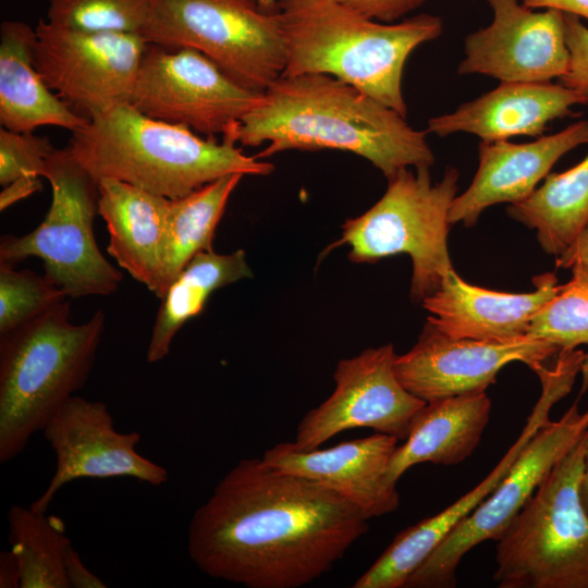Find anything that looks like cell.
Here are the masks:
<instances>
[{
  "instance_id": "32",
  "label": "cell",
  "mask_w": 588,
  "mask_h": 588,
  "mask_svg": "<svg viewBox=\"0 0 588 588\" xmlns=\"http://www.w3.org/2000/svg\"><path fill=\"white\" fill-rule=\"evenodd\" d=\"M53 150L47 137L1 126L0 184L5 186L22 177L42 176L47 159Z\"/></svg>"
},
{
  "instance_id": "20",
  "label": "cell",
  "mask_w": 588,
  "mask_h": 588,
  "mask_svg": "<svg viewBox=\"0 0 588 588\" xmlns=\"http://www.w3.org/2000/svg\"><path fill=\"white\" fill-rule=\"evenodd\" d=\"M528 293L491 291L464 281L450 270L440 287L421 304L427 318L454 339L510 341L526 336L535 315L558 293L552 272L535 278Z\"/></svg>"
},
{
  "instance_id": "12",
  "label": "cell",
  "mask_w": 588,
  "mask_h": 588,
  "mask_svg": "<svg viewBox=\"0 0 588 588\" xmlns=\"http://www.w3.org/2000/svg\"><path fill=\"white\" fill-rule=\"evenodd\" d=\"M35 65L47 86L88 121L130 103L148 46L139 33L82 32L39 20Z\"/></svg>"
},
{
  "instance_id": "3",
  "label": "cell",
  "mask_w": 588,
  "mask_h": 588,
  "mask_svg": "<svg viewBox=\"0 0 588 588\" xmlns=\"http://www.w3.org/2000/svg\"><path fill=\"white\" fill-rule=\"evenodd\" d=\"M278 8L286 54L281 76L327 74L407 118L404 65L417 47L442 34L440 17L382 23L333 0H278Z\"/></svg>"
},
{
  "instance_id": "40",
  "label": "cell",
  "mask_w": 588,
  "mask_h": 588,
  "mask_svg": "<svg viewBox=\"0 0 588 588\" xmlns=\"http://www.w3.org/2000/svg\"><path fill=\"white\" fill-rule=\"evenodd\" d=\"M579 493H580V500H581L583 506L588 514V438H587L584 471H583Z\"/></svg>"
},
{
  "instance_id": "7",
  "label": "cell",
  "mask_w": 588,
  "mask_h": 588,
  "mask_svg": "<svg viewBox=\"0 0 588 588\" xmlns=\"http://www.w3.org/2000/svg\"><path fill=\"white\" fill-rule=\"evenodd\" d=\"M460 174L448 167L432 183L429 168H406L388 179L382 197L363 215L342 224L329 249L348 245L354 262H375L395 254L413 262L411 297L421 303L453 269L448 249L449 213Z\"/></svg>"
},
{
  "instance_id": "24",
  "label": "cell",
  "mask_w": 588,
  "mask_h": 588,
  "mask_svg": "<svg viewBox=\"0 0 588 588\" xmlns=\"http://www.w3.org/2000/svg\"><path fill=\"white\" fill-rule=\"evenodd\" d=\"M36 29L22 21L0 25V123L14 132L58 126L74 132L89 121L45 83L35 65Z\"/></svg>"
},
{
  "instance_id": "34",
  "label": "cell",
  "mask_w": 588,
  "mask_h": 588,
  "mask_svg": "<svg viewBox=\"0 0 588 588\" xmlns=\"http://www.w3.org/2000/svg\"><path fill=\"white\" fill-rule=\"evenodd\" d=\"M357 13L382 23H395L427 0H333Z\"/></svg>"
},
{
  "instance_id": "21",
  "label": "cell",
  "mask_w": 588,
  "mask_h": 588,
  "mask_svg": "<svg viewBox=\"0 0 588 588\" xmlns=\"http://www.w3.org/2000/svg\"><path fill=\"white\" fill-rule=\"evenodd\" d=\"M586 103V96L561 83L500 82L453 112L431 118L426 132L440 137L469 133L482 142L520 135L540 137L550 122L573 114V107Z\"/></svg>"
},
{
  "instance_id": "10",
  "label": "cell",
  "mask_w": 588,
  "mask_h": 588,
  "mask_svg": "<svg viewBox=\"0 0 588 588\" xmlns=\"http://www.w3.org/2000/svg\"><path fill=\"white\" fill-rule=\"evenodd\" d=\"M578 399L561 418L537 430L495 489L451 530L404 588L455 587L464 555L486 540L495 541L554 465L588 431V409L579 411Z\"/></svg>"
},
{
  "instance_id": "39",
  "label": "cell",
  "mask_w": 588,
  "mask_h": 588,
  "mask_svg": "<svg viewBox=\"0 0 588 588\" xmlns=\"http://www.w3.org/2000/svg\"><path fill=\"white\" fill-rule=\"evenodd\" d=\"M21 563L13 550L0 553V587L16 588L21 586Z\"/></svg>"
},
{
  "instance_id": "17",
  "label": "cell",
  "mask_w": 588,
  "mask_h": 588,
  "mask_svg": "<svg viewBox=\"0 0 588 588\" xmlns=\"http://www.w3.org/2000/svg\"><path fill=\"white\" fill-rule=\"evenodd\" d=\"M491 23L465 38L461 75L481 74L500 82L540 83L561 78L569 51L564 13L538 11L519 0H487Z\"/></svg>"
},
{
  "instance_id": "27",
  "label": "cell",
  "mask_w": 588,
  "mask_h": 588,
  "mask_svg": "<svg viewBox=\"0 0 588 588\" xmlns=\"http://www.w3.org/2000/svg\"><path fill=\"white\" fill-rule=\"evenodd\" d=\"M243 176L240 173L228 174L184 197L169 199L160 299L197 253L213 250L217 225Z\"/></svg>"
},
{
  "instance_id": "14",
  "label": "cell",
  "mask_w": 588,
  "mask_h": 588,
  "mask_svg": "<svg viewBox=\"0 0 588 588\" xmlns=\"http://www.w3.org/2000/svg\"><path fill=\"white\" fill-rule=\"evenodd\" d=\"M395 357L393 345L385 344L340 360L332 394L302 418L294 446L316 449L338 433L356 428L404 440L426 402L400 382Z\"/></svg>"
},
{
  "instance_id": "11",
  "label": "cell",
  "mask_w": 588,
  "mask_h": 588,
  "mask_svg": "<svg viewBox=\"0 0 588 588\" xmlns=\"http://www.w3.org/2000/svg\"><path fill=\"white\" fill-rule=\"evenodd\" d=\"M204 53L148 44L130 103L143 114L212 136H226L261 100Z\"/></svg>"
},
{
  "instance_id": "4",
  "label": "cell",
  "mask_w": 588,
  "mask_h": 588,
  "mask_svg": "<svg viewBox=\"0 0 588 588\" xmlns=\"http://www.w3.org/2000/svg\"><path fill=\"white\" fill-rule=\"evenodd\" d=\"M68 147L97 183L111 177L169 199L228 174L268 175L274 170L234 144L205 139L186 126L149 118L131 103L72 132Z\"/></svg>"
},
{
  "instance_id": "22",
  "label": "cell",
  "mask_w": 588,
  "mask_h": 588,
  "mask_svg": "<svg viewBox=\"0 0 588 588\" xmlns=\"http://www.w3.org/2000/svg\"><path fill=\"white\" fill-rule=\"evenodd\" d=\"M98 215L107 252L158 298L161 291L169 198L111 177L98 181Z\"/></svg>"
},
{
  "instance_id": "16",
  "label": "cell",
  "mask_w": 588,
  "mask_h": 588,
  "mask_svg": "<svg viewBox=\"0 0 588 588\" xmlns=\"http://www.w3.org/2000/svg\"><path fill=\"white\" fill-rule=\"evenodd\" d=\"M559 352L529 335L510 341L454 339L427 320L415 345L396 355L394 369L408 392L429 402L486 391L504 366L522 362L532 369Z\"/></svg>"
},
{
  "instance_id": "41",
  "label": "cell",
  "mask_w": 588,
  "mask_h": 588,
  "mask_svg": "<svg viewBox=\"0 0 588 588\" xmlns=\"http://www.w3.org/2000/svg\"><path fill=\"white\" fill-rule=\"evenodd\" d=\"M259 5L267 12H278V0H257Z\"/></svg>"
},
{
  "instance_id": "31",
  "label": "cell",
  "mask_w": 588,
  "mask_h": 588,
  "mask_svg": "<svg viewBox=\"0 0 588 588\" xmlns=\"http://www.w3.org/2000/svg\"><path fill=\"white\" fill-rule=\"evenodd\" d=\"M65 297L45 274L0 264V336L32 321Z\"/></svg>"
},
{
  "instance_id": "8",
  "label": "cell",
  "mask_w": 588,
  "mask_h": 588,
  "mask_svg": "<svg viewBox=\"0 0 588 588\" xmlns=\"http://www.w3.org/2000/svg\"><path fill=\"white\" fill-rule=\"evenodd\" d=\"M140 35L164 48L198 50L256 93H265L285 68L279 13L257 0H151Z\"/></svg>"
},
{
  "instance_id": "23",
  "label": "cell",
  "mask_w": 588,
  "mask_h": 588,
  "mask_svg": "<svg viewBox=\"0 0 588 588\" xmlns=\"http://www.w3.org/2000/svg\"><path fill=\"white\" fill-rule=\"evenodd\" d=\"M490 413L491 401L486 391L426 402L405 442L394 450L387 480L396 485L406 470L420 463L455 465L464 462L479 445Z\"/></svg>"
},
{
  "instance_id": "33",
  "label": "cell",
  "mask_w": 588,
  "mask_h": 588,
  "mask_svg": "<svg viewBox=\"0 0 588 588\" xmlns=\"http://www.w3.org/2000/svg\"><path fill=\"white\" fill-rule=\"evenodd\" d=\"M569 63L560 83L588 98V27L574 14L564 13Z\"/></svg>"
},
{
  "instance_id": "2",
  "label": "cell",
  "mask_w": 588,
  "mask_h": 588,
  "mask_svg": "<svg viewBox=\"0 0 588 588\" xmlns=\"http://www.w3.org/2000/svg\"><path fill=\"white\" fill-rule=\"evenodd\" d=\"M224 142L268 146L256 158L285 150L336 149L371 162L387 179L406 168H430L427 132L356 87L327 74L280 76Z\"/></svg>"
},
{
  "instance_id": "15",
  "label": "cell",
  "mask_w": 588,
  "mask_h": 588,
  "mask_svg": "<svg viewBox=\"0 0 588 588\" xmlns=\"http://www.w3.org/2000/svg\"><path fill=\"white\" fill-rule=\"evenodd\" d=\"M44 438L56 456L54 473L29 506L47 512L59 490L78 479L134 478L150 486L168 481V470L136 450L140 434L114 429L101 401L71 396L48 420Z\"/></svg>"
},
{
  "instance_id": "36",
  "label": "cell",
  "mask_w": 588,
  "mask_h": 588,
  "mask_svg": "<svg viewBox=\"0 0 588 588\" xmlns=\"http://www.w3.org/2000/svg\"><path fill=\"white\" fill-rule=\"evenodd\" d=\"M3 187L0 194L1 211L40 189L41 182L39 177H22Z\"/></svg>"
},
{
  "instance_id": "5",
  "label": "cell",
  "mask_w": 588,
  "mask_h": 588,
  "mask_svg": "<svg viewBox=\"0 0 588 588\" xmlns=\"http://www.w3.org/2000/svg\"><path fill=\"white\" fill-rule=\"evenodd\" d=\"M62 302L0 336V463L24 451L30 438L86 383L105 328L97 310L81 324Z\"/></svg>"
},
{
  "instance_id": "26",
  "label": "cell",
  "mask_w": 588,
  "mask_h": 588,
  "mask_svg": "<svg viewBox=\"0 0 588 588\" xmlns=\"http://www.w3.org/2000/svg\"><path fill=\"white\" fill-rule=\"evenodd\" d=\"M506 212L536 230L544 253L562 254L588 223V155L564 172L549 173L541 186Z\"/></svg>"
},
{
  "instance_id": "30",
  "label": "cell",
  "mask_w": 588,
  "mask_h": 588,
  "mask_svg": "<svg viewBox=\"0 0 588 588\" xmlns=\"http://www.w3.org/2000/svg\"><path fill=\"white\" fill-rule=\"evenodd\" d=\"M151 0H48L47 21L82 32H142Z\"/></svg>"
},
{
  "instance_id": "6",
  "label": "cell",
  "mask_w": 588,
  "mask_h": 588,
  "mask_svg": "<svg viewBox=\"0 0 588 588\" xmlns=\"http://www.w3.org/2000/svg\"><path fill=\"white\" fill-rule=\"evenodd\" d=\"M588 431L497 538L499 588H588V514L580 500Z\"/></svg>"
},
{
  "instance_id": "35",
  "label": "cell",
  "mask_w": 588,
  "mask_h": 588,
  "mask_svg": "<svg viewBox=\"0 0 588 588\" xmlns=\"http://www.w3.org/2000/svg\"><path fill=\"white\" fill-rule=\"evenodd\" d=\"M64 572L69 588H105L106 584L83 563L71 546L65 554Z\"/></svg>"
},
{
  "instance_id": "28",
  "label": "cell",
  "mask_w": 588,
  "mask_h": 588,
  "mask_svg": "<svg viewBox=\"0 0 588 588\" xmlns=\"http://www.w3.org/2000/svg\"><path fill=\"white\" fill-rule=\"evenodd\" d=\"M11 550L21 563V588H69L64 561L72 546L63 520L30 506L8 513Z\"/></svg>"
},
{
  "instance_id": "18",
  "label": "cell",
  "mask_w": 588,
  "mask_h": 588,
  "mask_svg": "<svg viewBox=\"0 0 588 588\" xmlns=\"http://www.w3.org/2000/svg\"><path fill=\"white\" fill-rule=\"evenodd\" d=\"M397 441L376 432L328 449L299 450L293 442H282L267 450L261 458L279 470L322 483L370 519L400 506L396 485L385 476Z\"/></svg>"
},
{
  "instance_id": "37",
  "label": "cell",
  "mask_w": 588,
  "mask_h": 588,
  "mask_svg": "<svg viewBox=\"0 0 588 588\" xmlns=\"http://www.w3.org/2000/svg\"><path fill=\"white\" fill-rule=\"evenodd\" d=\"M579 262L588 264V223L576 240L555 257V266L561 269H569Z\"/></svg>"
},
{
  "instance_id": "13",
  "label": "cell",
  "mask_w": 588,
  "mask_h": 588,
  "mask_svg": "<svg viewBox=\"0 0 588 588\" xmlns=\"http://www.w3.org/2000/svg\"><path fill=\"white\" fill-rule=\"evenodd\" d=\"M587 354L579 350L560 351L554 364L546 363L532 370L541 382V393L522 432L492 471L474 489L442 512L409 526L395 536L382 554L354 583V588H404L407 579L436 550L451 530L467 517L499 485L516 458L548 420L552 407L566 396Z\"/></svg>"
},
{
  "instance_id": "29",
  "label": "cell",
  "mask_w": 588,
  "mask_h": 588,
  "mask_svg": "<svg viewBox=\"0 0 588 588\" xmlns=\"http://www.w3.org/2000/svg\"><path fill=\"white\" fill-rule=\"evenodd\" d=\"M569 269L572 278L535 315L527 334L560 351L588 345V264H575Z\"/></svg>"
},
{
  "instance_id": "9",
  "label": "cell",
  "mask_w": 588,
  "mask_h": 588,
  "mask_svg": "<svg viewBox=\"0 0 588 588\" xmlns=\"http://www.w3.org/2000/svg\"><path fill=\"white\" fill-rule=\"evenodd\" d=\"M42 176L52 189L46 218L23 236L1 237L0 264L14 266L28 257L42 259L45 275L66 297L114 293L123 274L101 254L94 234L98 183L68 146L54 148L49 155Z\"/></svg>"
},
{
  "instance_id": "38",
  "label": "cell",
  "mask_w": 588,
  "mask_h": 588,
  "mask_svg": "<svg viewBox=\"0 0 588 588\" xmlns=\"http://www.w3.org/2000/svg\"><path fill=\"white\" fill-rule=\"evenodd\" d=\"M531 9H555L588 20V0H520Z\"/></svg>"
},
{
  "instance_id": "25",
  "label": "cell",
  "mask_w": 588,
  "mask_h": 588,
  "mask_svg": "<svg viewBox=\"0 0 588 588\" xmlns=\"http://www.w3.org/2000/svg\"><path fill=\"white\" fill-rule=\"evenodd\" d=\"M250 277L243 249L231 254L197 253L161 298L147 348V362L157 363L168 356L175 334L186 321L204 310L216 290Z\"/></svg>"
},
{
  "instance_id": "1",
  "label": "cell",
  "mask_w": 588,
  "mask_h": 588,
  "mask_svg": "<svg viewBox=\"0 0 588 588\" xmlns=\"http://www.w3.org/2000/svg\"><path fill=\"white\" fill-rule=\"evenodd\" d=\"M360 511L315 480L241 460L194 513L187 552L206 575L248 588H298L368 530Z\"/></svg>"
},
{
  "instance_id": "19",
  "label": "cell",
  "mask_w": 588,
  "mask_h": 588,
  "mask_svg": "<svg viewBox=\"0 0 588 588\" xmlns=\"http://www.w3.org/2000/svg\"><path fill=\"white\" fill-rule=\"evenodd\" d=\"M584 144H588V120L528 143L481 140L476 174L467 189L451 205V226L457 223L473 226L488 207L525 200L560 158Z\"/></svg>"
}]
</instances>
